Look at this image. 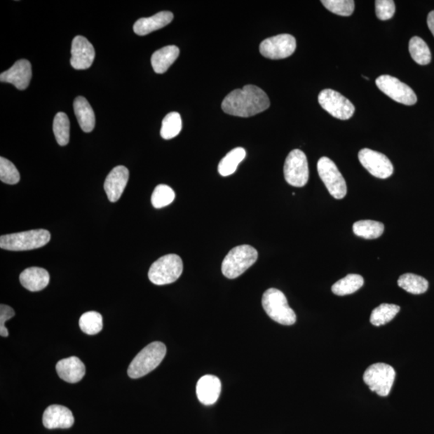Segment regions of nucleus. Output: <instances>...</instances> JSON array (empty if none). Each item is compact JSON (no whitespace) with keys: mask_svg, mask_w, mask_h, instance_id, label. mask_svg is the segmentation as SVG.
<instances>
[{"mask_svg":"<svg viewBox=\"0 0 434 434\" xmlns=\"http://www.w3.org/2000/svg\"><path fill=\"white\" fill-rule=\"evenodd\" d=\"M285 181L297 188L304 187L309 179V168L304 152L296 149L291 151L284 164Z\"/></svg>","mask_w":434,"mask_h":434,"instance_id":"obj_9","label":"nucleus"},{"mask_svg":"<svg viewBox=\"0 0 434 434\" xmlns=\"http://www.w3.org/2000/svg\"><path fill=\"white\" fill-rule=\"evenodd\" d=\"M384 231V225L375 221L357 222L353 224V232L356 236L365 239H377L380 238Z\"/></svg>","mask_w":434,"mask_h":434,"instance_id":"obj_27","label":"nucleus"},{"mask_svg":"<svg viewBox=\"0 0 434 434\" xmlns=\"http://www.w3.org/2000/svg\"><path fill=\"white\" fill-rule=\"evenodd\" d=\"M182 130V118L177 112H171L163 120L161 135L164 140H172Z\"/></svg>","mask_w":434,"mask_h":434,"instance_id":"obj_30","label":"nucleus"},{"mask_svg":"<svg viewBox=\"0 0 434 434\" xmlns=\"http://www.w3.org/2000/svg\"><path fill=\"white\" fill-rule=\"evenodd\" d=\"M14 316L15 311L12 307L4 304L0 306V336L2 337H8V331L4 324Z\"/></svg>","mask_w":434,"mask_h":434,"instance_id":"obj_37","label":"nucleus"},{"mask_svg":"<svg viewBox=\"0 0 434 434\" xmlns=\"http://www.w3.org/2000/svg\"><path fill=\"white\" fill-rule=\"evenodd\" d=\"M427 25L428 29H430L432 34L434 36V11H432V12H430V14L428 15Z\"/></svg>","mask_w":434,"mask_h":434,"instance_id":"obj_38","label":"nucleus"},{"mask_svg":"<svg viewBox=\"0 0 434 434\" xmlns=\"http://www.w3.org/2000/svg\"><path fill=\"white\" fill-rule=\"evenodd\" d=\"M318 102L327 113L340 120H348L355 113L353 104L336 90L326 89L321 91Z\"/></svg>","mask_w":434,"mask_h":434,"instance_id":"obj_10","label":"nucleus"},{"mask_svg":"<svg viewBox=\"0 0 434 434\" xmlns=\"http://www.w3.org/2000/svg\"><path fill=\"white\" fill-rule=\"evenodd\" d=\"M365 280L359 274H348L339 280L332 285V290L334 294L345 296L353 294L364 285Z\"/></svg>","mask_w":434,"mask_h":434,"instance_id":"obj_25","label":"nucleus"},{"mask_svg":"<svg viewBox=\"0 0 434 434\" xmlns=\"http://www.w3.org/2000/svg\"><path fill=\"white\" fill-rule=\"evenodd\" d=\"M398 284L407 292L413 294H421L428 288L427 280L414 273H405L398 279Z\"/></svg>","mask_w":434,"mask_h":434,"instance_id":"obj_26","label":"nucleus"},{"mask_svg":"<svg viewBox=\"0 0 434 434\" xmlns=\"http://www.w3.org/2000/svg\"><path fill=\"white\" fill-rule=\"evenodd\" d=\"M395 372L392 366L377 362L367 367L364 374V381L381 397H387L393 386Z\"/></svg>","mask_w":434,"mask_h":434,"instance_id":"obj_8","label":"nucleus"},{"mask_svg":"<svg viewBox=\"0 0 434 434\" xmlns=\"http://www.w3.org/2000/svg\"><path fill=\"white\" fill-rule=\"evenodd\" d=\"M56 369L60 378L70 384L81 381L86 375V366L83 362L76 356L60 360Z\"/></svg>","mask_w":434,"mask_h":434,"instance_id":"obj_19","label":"nucleus"},{"mask_svg":"<svg viewBox=\"0 0 434 434\" xmlns=\"http://www.w3.org/2000/svg\"><path fill=\"white\" fill-rule=\"evenodd\" d=\"M409 53L414 62L421 65H426L431 62V52L427 43L421 37L412 38L409 45Z\"/></svg>","mask_w":434,"mask_h":434,"instance_id":"obj_28","label":"nucleus"},{"mask_svg":"<svg viewBox=\"0 0 434 434\" xmlns=\"http://www.w3.org/2000/svg\"><path fill=\"white\" fill-rule=\"evenodd\" d=\"M43 424L48 430L69 428L74 424V416L68 408L59 405L48 406L43 415Z\"/></svg>","mask_w":434,"mask_h":434,"instance_id":"obj_17","label":"nucleus"},{"mask_svg":"<svg viewBox=\"0 0 434 434\" xmlns=\"http://www.w3.org/2000/svg\"><path fill=\"white\" fill-rule=\"evenodd\" d=\"M175 198V191L166 184H159L154 190L151 204L155 208H162L171 205Z\"/></svg>","mask_w":434,"mask_h":434,"instance_id":"obj_33","label":"nucleus"},{"mask_svg":"<svg viewBox=\"0 0 434 434\" xmlns=\"http://www.w3.org/2000/svg\"><path fill=\"white\" fill-rule=\"evenodd\" d=\"M166 353V346L161 342L147 345L130 362L128 376L132 379H139L147 375L161 364Z\"/></svg>","mask_w":434,"mask_h":434,"instance_id":"obj_2","label":"nucleus"},{"mask_svg":"<svg viewBox=\"0 0 434 434\" xmlns=\"http://www.w3.org/2000/svg\"><path fill=\"white\" fill-rule=\"evenodd\" d=\"M171 12H161L148 18H141L135 22L134 32L137 35L146 36L152 32L163 29L173 20Z\"/></svg>","mask_w":434,"mask_h":434,"instance_id":"obj_21","label":"nucleus"},{"mask_svg":"<svg viewBox=\"0 0 434 434\" xmlns=\"http://www.w3.org/2000/svg\"><path fill=\"white\" fill-rule=\"evenodd\" d=\"M79 326L82 332L90 336L100 332L103 327L101 314L96 311H88L80 318Z\"/></svg>","mask_w":434,"mask_h":434,"instance_id":"obj_31","label":"nucleus"},{"mask_svg":"<svg viewBox=\"0 0 434 434\" xmlns=\"http://www.w3.org/2000/svg\"><path fill=\"white\" fill-rule=\"evenodd\" d=\"M375 4L376 14L379 20H388L393 18L395 6L393 0H377Z\"/></svg>","mask_w":434,"mask_h":434,"instance_id":"obj_36","label":"nucleus"},{"mask_svg":"<svg viewBox=\"0 0 434 434\" xmlns=\"http://www.w3.org/2000/svg\"><path fill=\"white\" fill-rule=\"evenodd\" d=\"M74 109L80 128L90 133L95 126V114L89 102L84 97H78L74 102Z\"/></svg>","mask_w":434,"mask_h":434,"instance_id":"obj_22","label":"nucleus"},{"mask_svg":"<svg viewBox=\"0 0 434 434\" xmlns=\"http://www.w3.org/2000/svg\"><path fill=\"white\" fill-rule=\"evenodd\" d=\"M50 239L51 234L48 230L34 229L1 236L0 247L10 251L32 250L46 245Z\"/></svg>","mask_w":434,"mask_h":434,"instance_id":"obj_3","label":"nucleus"},{"mask_svg":"<svg viewBox=\"0 0 434 434\" xmlns=\"http://www.w3.org/2000/svg\"><path fill=\"white\" fill-rule=\"evenodd\" d=\"M129 175V170L124 166L114 168L109 173L104 184V189L109 201L117 202L122 196L128 182Z\"/></svg>","mask_w":434,"mask_h":434,"instance_id":"obj_16","label":"nucleus"},{"mask_svg":"<svg viewBox=\"0 0 434 434\" xmlns=\"http://www.w3.org/2000/svg\"><path fill=\"white\" fill-rule=\"evenodd\" d=\"M183 270L184 264L181 257L177 255H168L152 264L148 278L157 285L171 284L181 276Z\"/></svg>","mask_w":434,"mask_h":434,"instance_id":"obj_6","label":"nucleus"},{"mask_svg":"<svg viewBox=\"0 0 434 434\" xmlns=\"http://www.w3.org/2000/svg\"><path fill=\"white\" fill-rule=\"evenodd\" d=\"M246 156V151L243 147H237L229 151L218 165V172L222 177H226L237 171L238 165Z\"/></svg>","mask_w":434,"mask_h":434,"instance_id":"obj_24","label":"nucleus"},{"mask_svg":"<svg viewBox=\"0 0 434 434\" xmlns=\"http://www.w3.org/2000/svg\"><path fill=\"white\" fill-rule=\"evenodd\" d=\"M32 75V65L29 60H19L0 75V81L13 84L20 90H25L29 86Z\"/></svg>","mask_w":434,"mask_h":434,"instance_id":"obj_15","label":"nucleus"},{"mask_svg":"<svg viewBox=\"0 0 434 434\" xmlns=\"http://www.w3.org/2000/svg\"><path fill=\"white\" fill-rule=\"evenodd\" d=\"M0 179L11 185L18 184L20 180V175L15 165L4 157L0 158Z\"/></svg>","mask_w":434,"mask_h":434,"instance_id":"obj_35","label":"nucleus"},{"mask_svg":"<svg viewBox=\"0 0 434 434\" xmlns=\"http://www.w3.org/2000/svg\"><path fill=\"white\" fill-rule=\"evenodd\" d=\"M271 102L265 91L256 86L248 85L235 90L224 97L222 109L233 116L249 118L270 107Z\"/></svg>","mask_w":434,"mask_h":434,"instance_id":"obj_1","label":"nucleus"},{"mask_svg":"<svg viewBox=\"0 0 434 434\" xmlns=\"http://www.w3.org/2000/svg\"><path fill=\"white\" fill-rule=\"evenodd\" d=\"M179 49L175 46L163 47L154 53L151 57L154 71L158 74L167 72L168 69L179 57Z\"/></svg>","mask_w":434,"mask_h":434,"instance_id":"obj_23","label":"nucleus"},{"mask_svg":"<svg viewBox=\"0 0 434 434\" xmlns=\"http://www.w3.org/2000/svg\"><path fill=\"white\" fill-rule=\"evenodd\" d=\"M321 3L330 12L338 15L350 16L354 13L353 0H322Z\"/></svg>","mask_w":434,"mask_h":434,"instance_id":"obj_34","label":"nucleus"},{"mask_svg":"<svg viewBox=\"0 0 434 434\" xmlns=\"http://www.w3.org/2000/svg\"><path fill=\"white\" fill-rule=\"evenodd\" d=\"M49 280L50 276L48 272L40 267L27 268L20 276L21 285L32 292H37L47 287Z\"/></svg>","mask_w":434,"mask_h":434,"instance_id":"obj_20","label":"nucleus"},{"mask_svg":"<svg viewBox=\"0 0 434 434\" xmlns=\"http://www.w3.org/2000/svg\"><path fill=\"white\" fill-rule=\"evenodd\" d=\"M262 306L269 317L282 325L291 326L296 323L294 311L290 308L287 297L276 288L266 291L262 296Z\"/></svg>","mask_w":434,"mask_h":434,"instance_id":"obj_4","label":"nucleus"},{"mask_svg":"<svg viewBox=\"0 0 434 434\" xmlns=\"http://www.w3.org/2000/svg\"><path fill=\"white\" fill-rule=\"evenodd\" d=\"M95 58V48L84 36H76L72 42L70 64L78 70L90 67Z\"/></svg>","mask_w":434,"mask_h":434,"instance_id":"obj_14","label":"nucleus"},{"mask_svg":"<svg viewBox=\"0 0 434 434\" xmlns=\"http://www.w3.org/2000/svg\"><path fill=\"white\" fill-rule=\"evenodd\" d=\"M379 90L395 102L405 106H413L417 102L416 93L408 85L390 75L379 76L376 81Z\"/></svg>","mask_w":434,"mask_h":434,"instance_id":"obj_11","label":"nucleus"},{"mask_svg":"<svg viewBox=\"0 0 434 434\" xmlns=\"http://www.w3.org/2000/svg\"><path fill=\"white\" fill-rule=\"evenodd\" d=\"M258 252L254 247L243 245L230 250L222 262V271L229 279L237 278L257 262Z\"/></svg>","mask_w":434,"mask_h":434,"instance_id":"obj_5","label":"nucleus"},{"mask_svg":"<svg viewBox=\"0 0 434 434\" xmlns=\"http://www.w3.org/2000/svg\"><path fill=\"white\" fill-rule=\"evenodd\" d=\"M400 310L398 305L383 304L372 311L370 322L372 325L381 327L392 321Z\"/></svg>","mask_w":434,"mask_h":434,"instance_id":"obj_29","label":"nucleus"},{"mask_svg":"<svg viewBox=\"0 0 434 434\" xmlns=\"http://www.w3.org/2000/svg\"><path fill=\"white\" fill-rule=\"evenodd\" d=\"M69 119L65 113L59 112L53 120V133L60 146H66L69 142Z\"/></svg>","mask_w":434,"mask_h":434,"instance_id":"obj_32","label":"nucleus"},{"mask_svg":"<svg viewBox=\"0 0 434 434\" xmlns=\"http://www.w3.org/2000/svg\"><path fill=\"white\" fill-rule=\"evenodd\" d=\"M296 47V40L293 36L281 34L263 41L260 45V53L269 59H285L295 52Z\"/></svg>","mask_w":434,"mask_h":434,"instance_id":"obj_13","label":"nucleus"},{"mask_svg":"<svg viewBox=\"0 0 434 434\" xmlns=\"http://www.w3.org/2000/svg\"><path fill=\"white\" fill-rule=\"evenodd\" d=\"M222 393V382L215 376L202 377L196 384V395L202 404H215Z\"/></svg>","mask_w":434,"mask_h":434,"instance_id":"obj_18","label":"nucleus"},{"mask_svg":"<svg viewBox=\"0 0 434 434\" xmlns=\"http://www.w3.org/2000/svg\"><path fill=\"white\" fill-rule=\"evenodd\" d=\"M359 161L367 172L379 179H388L393 174V165L384 154L365 148L359 152Z\"/></svg>","mask_w":434,"mask_h":434,"instance_id":"obj_12","label":"nucleus"},{"mask_svg":"<svg viewBox=\"0 0 434 434\" xmlns=\"http://www.w3.org/2000/svg\"><path fill=\"white\" fill-rule=\"evenodd\" d=\"M317 169L329 194L334 199H344L348 194L347 184L336 163L327 157H322L318 162Z\"/></svg>","mask_w":434,"mask_h":434,"instance_id":"obj_7","label":"nucleus"}]
</instances>
